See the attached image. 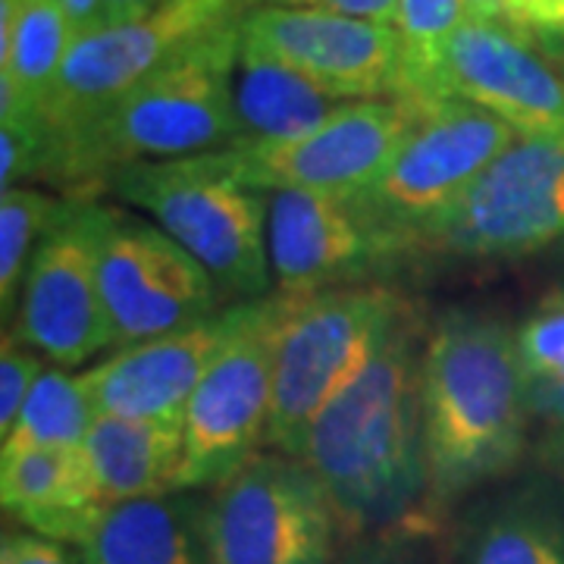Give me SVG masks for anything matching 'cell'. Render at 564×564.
<instances>
[{"label": "cell", "mask_w": 564, "mask_h": 564, "mask_svg": "<svg viewBox=\"0 0 564 564\" xmlns=\"http://www.w3.org/2000/svg\"><path fill=\"white\" fill-rule=\"evenodd\" d=\"M423 113L426 107L399 98L343 104L299 139L229 144L195 161L207 173L251 192L355 195L383 173Z\"/></svg>", "instance_id": "obj_8"}, {"label": "cell", "mask_w": 564, "mask_h": 564, "mask_svg": "<svg viewBox=\"0 0 564 564\" xmlns=\"http://www.w3.org/2000/svg\"><path fill=\"white\" fill-rule=\"evenodd\" d=\"M518 141L508 122L477 104H433L383 173L348 202L389 261H408Z\"/></svg>", "instance_id": "obj_4"}, {"label": "cell", "mask_w": 564, "mask_h": 564, "mask_svg": "<svg viewBox=\"0 0 564 564\" xmlns=\"http://www.w3.org/2000/svg\"><path fill=\"white\" fill-rule=\"evenodd\" d=\"M467 20L464 0H399L395 32L402 41V95L417 107L443 104L440 73L448 41Z\"/></svg>", "instance_id": "obj_24"}, {"label": "cell", "mask_w": 564, "mask_h": 564, "mask_svg": "<svg viewBox=\"0 0 564 564\" xmlns=\"http://www.w3.org/2000/svg\"><path fill=\"white\" fill-rule=\"evenodd\" d=\"M245 7L232 0H166L158 13L126 25H98L69 44L39 117L51 132L95 117L151 76L182 44Z\"/></svg>", "instance_id": "obj_13"}, {"label": "cell", "mask_w": 564, "mask_h": 564, "mask_svg": "<svg viewBox=\"0 0 564 564\" xmlns=\"http://www.w3.org/2000/svg\"><path fill=\"white\" fill-rule=\"evenodd\" d=\"M166 0H104L101 25H126L158 13Z\"/></svg>", "instance_id": "obj_33"}, {"label": "cell", "mask_w": 564, "mask_h": 564, "mask_svg": "<svg viewBox=\"0 0 564 564\" xmlns=\"http://www.w3.org/2000/svg\"><path fill=\"white\" fill-rule=\"evenodd\" d=\"M51 129L39 113H20L0 120V188L47 180L51 170Z\"/></svg>", "instance_id": "obj_26"}, {"label": "cell", "mask_w": 564, "mask_h": 564, "mask_svg": "<svg viewBox=\"0 0 564 564\" xmlns=\"http://www.w3.org/2000/svg\"><path fill=\"white\" fill-rule=\"evenodd\" d=\"M242 317L245 304H232L188 329L129 345L88 367L82 386L95 411L132 421L182 423L195 389L242 326Z\"/></svg>", "instance_id": "obj_17"}, {"label": "cell", "mask_w": 564, "mask_h": 564, "mask_svg": "<svg viewBox=\"0 0 564 564\" xmlns=\"http://www.w3.org/2000/svg\"><path fill=\"white\" fill-rule=\"evenodd\" d=\"M423 329L404 304L377 355L311 423L302 458L321 480L348 543L386 536L430 511V462L423 436Z\"/></svg>", "instance_id": "obj_1"}, {"label": "cell", "mask_w": 564, "mask_h": 564, "mask_svg": "<svg viewBox=\"0 0 564 564\" xmlns=\"http://www.w3.org/2000/svg\"><path fill=\"white\" fill-rule=\"evenodd\" d=\"M445 564H564V527L530 492L489 499L452 533Z\"/></svg>", "instance_id": "obj_22"}, {"label": "cell", "mask_w": 564, "mask_h": 564, "mask_svg": "<svg viewBox=\"0 0 564 564\" xmlns=\"http://www.w3.org/2000/svg\"><path fill=\"white\" fill-rule=\"evenodd\" d=\"M558 267H562V270H558V292H564V245L562 248H558Z\"/></svg>", "instance_id": "obj_37"}, {"label": "cell", "mask_w": 564, "mask_h": 564, "mask_svg": "<svg viewBox=\"0 0 564 564\" xmlns=\"http://www.w3.org/2000/svg\"><path fill=\"white\" fill-rule=\"evenodd\" d=\"M210 564H336L339 521L302 458L254 455L198 502Z\"/></svg>", "instance_id": "obj_7"}, {"label": "cell", "mask_w": 564, "mask_h": 564, "mask_svg": "<svg viewBox=\"0 0 564 564\" xmlns=\"http://www.w3.org/2000/svg\"><path fill=\"white\" fill-rule=\"evenodd\" d=\"M82 455L104 505L161 499L180 492L185 433L182 423L98 414Z\"/></svg>", "instance_id": "obj_19"}, {"label": "cell", "mask_w": 564, "mask_h": 564, "mask_svg": "<svg viewBox=\"0 0 564 564\" xmlns=\"http://www.w3.org/2000/svg\"><path fill=\"white\" fill-rule=\"evenodd\" d=\"M527 386L508 323L467 307L433 321L421 373L430 511L448 508L521 462L533 417Z\"/></svg>", "instance_id": "obj_3"}, {"label": "cell", "mask_w": 564, "mask_h": 564, "mask_svg": "<svg viewBox=\"0 0 564 564\" xmlns=\"http://www.w3.org/2000/svg\"><path fill=\"white\" fill-rule=\"evenodd\" d=\"M514 343L527 380L564 373V292L540 302V307L514 329Z\"/></svg>", "instance_id": "obj_27"}, {"label": "cell", "mask_w": 564, "mask_h": 564, "mask_svg": "<svg viewBox=\"0 0 564 564\" xmlns=\"http://www.w3.org/2000/svg\"><path fill=\"white\" fill-rule=\"evenodd\" d=\"M69 198H57L29 185L0 192V314L10 326L20 307L25 273L35 251L63 220Z\"/></svg>", "instance_id": "obj_25"}, {"label": "cell", "mask_w": 564, "mask_h": 564, "mask_svg": "<svg viewBox=\"0 0 564 564\" xmlns=\"http://www.w3.org/2000/svg\"><path fill=\"white\" fill-rule=\"evenodd\" d=\"M232 104H236L232 144L299 139L343 107L329 95H323L317 85L292 73L289 66L245 47L236 66Z\"/></svg>", "instance_id": "obj_21"}, {"label": "cell", "mask_w": 564, "mask_h": 564, "mask_svg": "<svg viewBox=\"0 0 564 564\" xmlns=\"http://www.w3.org/2000/svg\"><path fill=\"white\" fill-rule=\"evenodd\" d=\"M98 280L117 351L220 314L214 276L158 223L91 202Z\"/></svg>", "instance_id": "obj_9"}, {"label": "cell", "mask_w": 564, "mask_h": 564, "mask_svg": "<svg viewBox=\"0 0 564 564\" xmlns=\"http://www.w3.org/2000/svg\"><path fill=\"white\" fill-rule=\"evenodd\" d=\"M564 242V139H521L440 223L421 254L521 258Z\"/></svg>", "instance_id": "obj_11"}, {"label": "cell", "mask_w": 564, "mask_h": 564, "mask_svg": "<svg viewBox=\"0 0 564 564\" xmlns=\"http://www.w3.org/2000/svg\"><path fill=\"white\" fill-rule=\"evenodd\" d=\"M404 299L386 285H351L289 299L273 348V404L267 448L299 458L311 423L367 361L399 321Z\"/></svg>", "instance_id": "obj_5"}, {"label": "cell", "mask_w": 564, "mask_h": 564, "mask_svg": "<svg viewBox=\"0 0 564 564\" xmlns=\"http://www.w3.org/2000/svg\"><path fill=\"white\" fill-rule=\"evenodd\" d=\"M47 367L39 351L22 345L10 329L3 333V351H0V440L13 433L20 421L22 408L29 402L32 389Z\"/></svg>", "instance_id": "obj_28"}, {"label": "cell", "mask_w": 564, "mask_h": 564, "mask_svg": "<svg viewBox=\"0 0 564 564\" xmlns=\"http://www.w3.org/2000/svg\"><path fill=\"white\" fill-rule=\"evenodd\" d=\"M0 564H79L73 562L61 543L39 536V533H22L7 530L0 540Z\"/></svg>", "instance_id": "obj_30"}, {"label": "cell", "mask_w": 564, "mask_h": 564, "mask_svg": "<svg viewBox=\"0 0 564 564\" xmlns=\"http://www.w3.org/2000/svg\"><path fill=\"white\" fill-rule=\"evenodd\" d=\"M289 295L245 302L242 326L207 370L182 417L180 492L214 489L267 443L273 404V348Z\"/></svg>", "instance_id": "obj_10"}, {"label": "cell", "mask_w": 564, "mask_h": 564, "mask_svg": "<svg viewBox=\"0 0 564 564\" xmlns=\"http://www.w3.org/2000/svg\"><path fill=\"white\" fill-rule=\"evenodd\" d=\"M242 47L289 66L333 101H392L402 95L395 25L348 20L307 7H248Z\"/></svg>", "instance_id": "obj_12"}, {"label": "cell", "mask_w": 564, "mask_h": 564, "mask_svg": "<svg viewBox=\"0 0 564 564\" xmlns=\"http://www.w3.org/2000/svg\"><path fill=\"white\" fill-rule=\"evenodd\" d=\"M242 13L207 29L161 63L151 76L95 117L51 132V185L91 202L126 166L170 163L229 148L236 141V66Z\"/></svg>", "instance_id": "obj_2"}, {"label": "cell", "mask_w": 564, "mask_h": 564, "mask_svg": "<svg viewBox=\"0 0 564 564\" xmlns=\"http://www.w3.org/2000/svg\"><path fill=\"white\" fill-rule=\"evenodd\" d=\"M527 399H530V414L549 423L552 433L564 436V373L530 380Z\"/></svg>", "instance_id": "obj_32"}, {"label": "cell", "mask_w": 564, "mask_h": 564, "mask_svg": "<svg viewBox=\"0 0 564 564\" xmlns=\"http://www.w3.org/2000/svg\"><path fill=\"white\" fill-rule=\"evenodd\" d=\"M543 458L564 474V436H558V433H549V440L543 443Z\"/></svg>", "instance_id": "obj_35"}, {"label": "cell", "mask_w": 564, "mask_h": 564, "mask_svg": "<svg viewBox=\"0 0 564 564\" xmlns=\"http://www.w3.org/2000/svg\"><path fill=\"white\" fill-rule=\"evenodd\" d=\"M276 7H307V10H326L348 20L377 22V25H395L399 0H285Z\"/></svg>", "instance_id": "obj_31"}, {"label": "cell", "mask_w": 564, "mask_h": 564, "mask_svg": "<svg viewBox=\"0 0 564 564\" xmlns=\"http://www.w3.org/2000/svg\"><path fill=\"white\" fill-rule=\"evenodd\" d=\"M63 7H66L69 25H73V39L101 25L104 0H63Z\"/></svg>", "instance_id": "obj_34"}, {"label": "cell", "mask_w": 564, "mask_h": 564, "mask_svg": "<svg viewBox=\"0 0 564 564\" xmlns=\"http://www.w3.org/2000/svg\"><path fill=\"white\" fill-rule=\"evenodd\" d=\"M433 524H414L386 536H367L345 545L336 564H445L430 543Z\"/></svg>", "instance_id": "obj_29"}, {"label": "cell", "mask_w": 564, "mask_h": 564, "mask_svg": "<svg viewBox=\"0 0 564 564\" xmlns=\"http://www.w3.org/2000/svg\"><path fill=\"white\" fill-rule=\"evenodd\" d=\"M440 98L477 104L521 139H564V73L505 22L464 20L445 47Z\"/></svg>", "instance_id": "obj_15"}, {"label": "cell", "mask_w": 564, "mask_h": 564, "mask_svg": "<svg viewBox=\"0 0 564 564\" xmlns=\"http://www.w3.org/2000/svg\"><path fill=\"white\" fill-rule=\"evenodd\" d=\"M0 502L32 533L79 543L104 502L82 448H32L0 458Z\"/></svg>", "instance_id": "obj_18"}, {"label": "cell", "mask_w": 564, "mask_h": 564, "mask_svg": "<svg viewBox=\"0 0 564 564\" xmlns=\"http://www.w3.org/2000/svg\"><path fill=\"white\" fill-rule=\"evenodd\" d=\"M267 251L273 282L289 299L351 289L395 267L355 214L348 195L329 192H273Z\"/></svg>", "instance_id": "obj_16"}, {"label": "cell", "mask_w": 564, "mask_h": 564, "mask_svg": "<svg viewBox=\"0 0 564 564\" xmlns=\"http://www.w3.org/2000/svg\"><path fill=\"white\" fill-rule=\"evenodd\" d=\"M107 192L173 236L214 276L223 299H270V195L214 176L195 158L126 166L107 180Z\"/></svg>", "instance_id": "obj_6"}, {"label": "cell", "mask_w": 564, "mask_h": 564, "mask_svg": "<svg viewBox=\"0 0 564 564\" xmlns=\"http://www.w3.org/2000/svg\"><path fill=\"white\" fill-rule=\"evenodd\" d=\"M91 202L69 198L63 220L35 251L13 317V336L61 367L117 348L98 280Z\"/></svg>", "instance_id": "obj_14"}, {"label": "cell", "mask_w": 564, "mask_h": 564, "mask_svg": "<svg viewBox=\"0 0 564 564\" xmlns=\"http://www.w3.org/2000/svg\"><path fill=\"white\" fill-rule=\"evenodd\" d=\"M232 3H239V7H270V3H285V0H232Z\"/></svg>", "instance_id": "obj_36"}, {"label": "cell", "mask_w": 564, "mask_h": 564, "mask_svg": "<svg viewBox=\"0 0 564 564\" xmlns=\"http://www.w3.org/2000/svg\"><path fill=\"white\" fill-rule=\"evenodd\" d=\"M98 417L82 377H69L63 367H47L22 408L13 433L3 440V455L32 448H82L91 423Z\"/></svg>", "instance_id": "obj_23"}, {"label": "cell", "mask_w": 564, "mask_h": 564, "mask_svg": "<svg viewBox=\"0 0 564 564\" xmlns=\"http://www.w3.org/2000/svg\"><path fill=\"white\" fill-rule=\"evenodd\" d=\"M79 564H210L195 499L104 505L76 543Z\"/></svg>", "instance_id": "obj_20"}]
</instances>
